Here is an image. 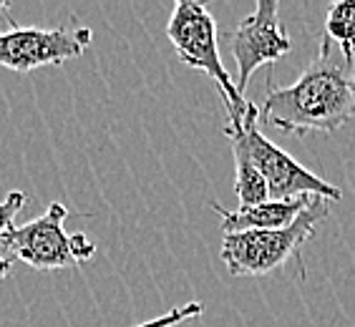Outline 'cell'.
Here are the masks:
<instances>
[{
  "label": "cell",
  "mask_w": 355,
  "mask_h": 327,
  "mask_svg": "<svg viewBox=\"0 0 355 327\" xmlns=\"http://www.w3.org/2000/svg\"><path fill=\"white\" fill-rule=\"evenodd\" d=\"M230 141H232V154H234V194L239 199V206L262 204V202L270 199L265 177L257 171V166L252 164L245 146L234 136H230Z\"/></svg>",
  "instance_id": "cell-9"
},
{
  "label": "cell",
  "mask_w": 355,
  "mask_h": 327,
  "mask_svg": "<svg viewBox=\"0 0 355 327\" xmlns=\"http://www.w3.org/2000/svg\"><path fill=\"white\" fill-rule=\"evenodd\" d=\"M10 267H13V262H10V259L0 257V282H3L8 274H10Z\"/></svg>",
  "instance_id": "cell-13"
},
{
  "label": "cell",
  "mask_w": 355,
  "mask_h": 327,
  "mask_svg": "<svg viewBox=\"0 0 355 327\" xmlns=\"http://www.w3.org/2000/svg\"><path fill=\"white\" fill-rule=\"evenodd\" d=\"M230 48L237 61V91L245 96V89L252 73L260 66L282 61L290 51L293 41L285 33L280 21V3L277 0H257L252 15L239 23L230 38Z\"/></svg>",
  "instance_id": "cell-7"
},
{
  "label": "cell",
  "mask_w": 355,
  "mask_h": 327,
  "mask_svg": "<svg viewBox=\"0 0 355 327\" xmlns=\"http://www.w3.org/2000/svg\"><path fill=\"white\" fill-rule=\"evenodd\" d=\"M313 197H295V199H267L262 204L239 206L237 211H230L212 202V211L219 217L222 232L225 234H242V232H270L290 227L302 211L308 209Z\"/></svg>",
  "instance_id": "cell-8"
},
{
  "label": "cell",
  "mask_w": 355,
  "mask_h": 327,
  "mask_svg": "<svg viewBox=\"0 0 355 327\" xmlns=\"http://www.w3.org/2000/svg\"><path fill=\"white\" fill-rule=\"evenodd\" d=\"M69 219V209L63 202H51L41 217L26 224L8 229L0 239V247L10 252V257L23 265L53 272V269H71L81 262H89L96 254V245L86 234H69L63 222Z\"/></svg>",
  "instance_id": "cell-5"
},
{
  "label": "cell",
  "mask_w": 355,
  "mask_h": 327,
  "mask_svg": "<svg viewBox=\"0 0 355 327\" xmlns=\"http://www.w3.org/2000/svg\"><path fill=\"white\" fill-rule=\"evenodd\" d=\"M322 35L338 46L345 58H355V0H340L325 15Z\"/></svg>",
  "instance_id": "cell-10"
},
{
  "label": "cell",
  "mask_w": 355,
  "mask_h": 327,
  "mask_svg": "<svg viewBox=\"0 0 355 327\" xmlns=\"http://www.w3.org/2000/svg\"><path fill=\"white\" fill-rule=\"evenodd\" d=\"M330 202L313 197L308 209L290 227L270 232H242L225 234L222 262L232 277H265L277 272L290 259H300V249L315 237L318 222L328 217Z\"/></svg>",
  "instance_id": "cell-2"
},
{
  "label": "cell",
  "mask_w": 355,
  "mask_h": 327,
  "mask_svg": "<svg viewBox=\"0 0 355 327\" xmlns=\"http://www.w3.org/2000/svg\"><path fill=\"white\" fill-rule=\"evenodd\" d=\"M10 30L0 33V69L28 73L43 66H61L83 55L91 46L94 30L78 23L63 28H18L10 21Z\"/></svg>",
  "instance_id": "cell-6"
},
{
  "label": "cell",
  "mask_w": 355,
  "mask_h": 327,
  "mask_svg": "<svg viewBox=\"0 0 355 327\" xmlns=\"http://www.w3.org/2000/svg\"><path fill=\"white\" fill-rule=\"evenodd\" d=\"M10 10V3H6V0H0V13H8Z\"/></svg>",
  "instance_id": "cell-14"
},
{
  "label": "cell",
  "mask_w": 355,
  "mask_h": 327,
  "mask_svg": "<svg viewBox=\"0 0 355 327\" xmlns=\"http://www.w3.org/2000/svg\"><path fill=\"white\" fill-rule=\"evenodd\" d=\"M28 202V194L21 189H15V191H8V197L0 202V239H3V234L8 232V229H13V222L15 217L21 214V209L26 206Z\"/></svg>",
  "instance_id": "cell-12"
},
{
  "label": "cell",
  "mask_w": 355,
  "mask_h": 327,
  "mask_svg": "<svg viewBox=\"0 0 355 327\" xmlns=\"http://www.w3.org/2000/svg\"><path fill=\"white\" fill-rule=\"evenodd\" d=\"M166 38L177 51L179 61L189 69L207 73L217 83L227 116H242L247 109V98L237 91L234 78L222 63L217 43V21L209 13V8L197 0H179L166 23Z\"/></svg>",
  "instance_id": "cell-4"
},
{
  "label": "cell",
  "mask_w": 355,
  "mask_h": 327,
  "mask_svg": "<svg viewBox=\"0 0 355 327\" xmlns=\"http://www.w3.org/2000/svg\"><path fill=\"white\" fill-rule=\"evenodd\" d=\"M227 136H234L247 149L252 164L257 166L267 182L270 199H295V197H322L328 202H340L343 191L330 182L320 179L310 169H305L297 159H293L280 146H275L260 131V109L247 101L242 116L230 118L225 129Z\"/></svg>",
  "instance_id": "cell-3"
},
{
  "label": "cell",
  "mask_w": 355,
  "mask_h": 327,
  "mask_svg": "<svg viewBox=\"0 0 355 327\" xmlns=\"http://www.w3.org/2000/svg\"><path fill=\"white\" fill-rule=\"evenodd\" d=\"M202 312H205V302L191 300V302H187V305L171 307L169 312L159 315L154 320L141 322V325H137V327H177V325H182V322H189V320H194V317H199Z\"/></svg>",
  "instance_id": "cell-11"
},
{
  "label": "cell",
  "mask_w": 355,
  "mask_h": 327,
  "mask_svg": "<svg viewBox=\"0 0 355 327\" xmlns=\"http://www.w3.org/2000/svg\"><path fill=\"white\" fill-rule=\"evenodd\" d=\"M355 114V58H345L325 35L310 66L290 86H270L260 121L275 129L308 136L338 131Z\"/></svg>",
  "instance_id": "cell-1"
}]
</instances>
